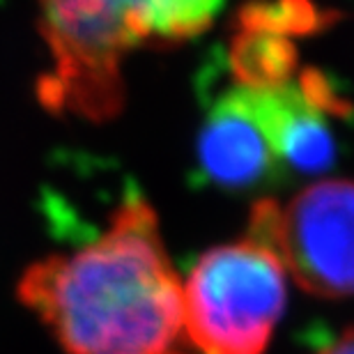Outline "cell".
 <instances>
[{
  "mask_svg": "<svg viewBox=\"0 0 354 354\" xmlns=\"http://www.w3.org/2000/svg\"><path fill=\"white\" fill-rule=\"evenodd\" d=\"M19 297L69 354H196L182 283L143 198L120 205L88 246L28 267Z\"/></svg>",
  "mask_w": 354,
  "mask_h": 354,
  "instance_id": "obj_1",
  "label": "cell"
},
{
  "mask_svg": "<svg viewBox=\"0 0 354 354\" xmlns=\"http://www.w3.org/2000/svg\"><path fill=\"white\" fill-rule=\"evenodd\" d=\"M184 329L201 354H265L286 308V269L246 235L203 253L182 286Z\"/></svg>",
  "mask_w": 354,
  "mask_h": 354,
  "instance_id": "obj_3",
  "label": "cell"
},
{
  "mask_svg": "<svg viewBox=\"0 0 354 354\" xmlns=\"http://www.w3.org/2000/svg\"><path fill=\"white\" fill-rule=\"evenodd\" d=\"M317 354H354V327L345 331L343 336H338L329 348H324Z\"/></svg>",
  "mask_w": 354,
  "mask_h": 354,
  "instance_id": "obj_6",
  "label": "cell"
},
{
  "mask_svg": "<svg viewBox=\"0 0 354 354\" xmlns=\"http://www.w3.org/2000/svg\"><path fill=\"white\" fill-rule=\"evenodd\" d=\"M249 237L258 239L310 295H354V182L324 180L304 187L292 201H260Z\"/></svg>",
  "mask_w": 354,
  "mask_h": 354,
  "instance_id": "obj_4",
  "label": "cell"
},
{
  "mask_svg": "<svg viewBox=\"0 0 354 354\" xmlns=\"http://www.w3.org/2000/svg\"><path fill=\"white\" fill-rule=\"evenodd\" d=\"M223 0H41V35L53 58L39 83L48 109L109 118L122 102L120 62L140 41L201 35Z\"/></svg>",
  "mask_w": 354,
  "mask_h": 354,
  "instance_id": "obj_2",
  "label": "cell"
},
{
  "mask_svg": "<svg viewBox=\"0 0 354 354\" xmlns=\"http://www.w3.org/2000/svg\"><path fill=\"white\" fill-rule=\"evenodd\" d=\"M198 157L212 182L232 189L258 187L283 175L272 133L269 88L237 83L223 92L205 118Z\"/></svg>",
  "mask_w": 354,
  "mask_h": 354,
  "instance_id": "obj_5",
  "label": "cell"
}]
</instances>
